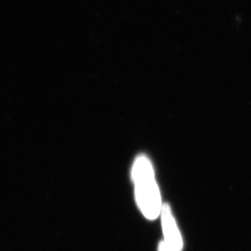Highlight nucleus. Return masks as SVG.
I'll use <instances>...</instances> for the list:
<instances>
[{
    "label": "nucleus",
    "mask_w": 251,
    "mask_h": 251,
    "mask_svg": "<svg viewBox=\"0 0 251 251\" xmlns=\"http://www.w3.org/2000/svg\"><path fill=\"white\" fill-rule=\"evenodd\" d=\"M132 174L135 197L141 212L149 220L157 219L161 215L163 205L152 165L147 157L140 156L135 160Z\"/></svg>",
    "instance_id": "f257e3e1"
},
{
    "label": "nucleus",
    "mask_w": 251,
    "mask_h": 251,
    "mask_svg": "<svg viewBox=\"0 0 251 251\" xmlns=\"http://www.w3.org/2000/svg\"><path fill=\"white\" fill-rule=\"evenodd\" d=\"M161 217L165 243L173 251H182L184 247L183 238L179 228L177 227L174 215L169 205H163Z\"/></svg>",
    "instance_id": "f03ea898"
},
{
    "label": "nucleus",
    "mask_w": 251,
    "mask_h": 251,
    "mask_svg": "<svg viewBox=\"0 0 251 251\" xmlns=\"http://www.w3.org/2000/svg\"><path fill=\"white\" fill-rule=\"evenodd\" d=\"M158 251H175L171 248V247H168L164 242H161L159 244V247H158Z\"/></svg>",
    "instance_id": "7ed1b4c3"
}]
</instances>
